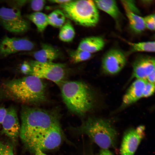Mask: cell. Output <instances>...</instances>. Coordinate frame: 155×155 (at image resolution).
<instances>
[{
  "mask_svg": "<svg viewBox=\"0 0 155 155\" xmlns=\"http://www.w3.org/2000/svg\"><path fill=\"white\" fill-rule=\"evenodd\" d=\"M1 90L6 97L24 105L38 104L46 99V85L41 79L32 75L6 81Z\"/></svg>",
  "mask_w": 155,
  "mask_h": 155,
  "instance_id": "6da1fadb",
  "label": "cell"
},
{
  "mask_svg": "<svg viewBox=\"0 0 155 155\" xmlns=\"http://www.w3.org/2000/svg\"><path fill=\"white\" fill-rule=\"evenodd\" d=\"M19 136L25 145L33 137L55 124L60 122L55 110H48L28 105L22 106Z\"/></svg>",
  "mask_w": 155,
  "mask_h": 155,
  "instance_id": "7a4b0ae2",
  "label": "cell"
},
{
  "mask_svg": "<svg viewBox=\"0 0 155 155\" xmlns=\"http://www.w3.org/2000/svg\"><path fill=\"white\" fill-rule=\"evenodd\" d=\"M63 101L72 113L83 116L93 107L94 95L91 88L81 81H68L63 83L61 87Z\"/></svg>",
  "mask_w": 155,
  "mask_h": 155,
  "instance_id": "3957f363",
  "label": "cell"
},
{
  "mask_svg": "<svg viewBox=\"0 0 155 155\" xmlns=\"http://www.w3.org/2000/svg\"><path fill=\"white\" fill-rule=\"evenodd\" d=\"M78 129L81 133L88 136L102 149L108 150L115 145L117 132L109 120L100 118H89Z\"/></svg>",
  "mask_w": 155,
  "mask_h": 155,
  "instance_id": "277c9868",
  "label": "cell"
},
{
  "mask_svg": "<svg viewBox=\"0 0 155 155\" xmlns=\"http://www.w3.org/2000/svg\"><path fill=\"white\" fill-rule=\"evenodd\" d=\"M60 6L65 17L78 25L93 27L99 21L98 9L93 1L71 0Z\"/></svg>",
  "mask_w": 155,
  "mask_h": 155,
  "instance_id": "5b68a950",
  "label": "cell"
},
{
  "mask_svg": "<svg viewBox=\"0 0 155 155\" xmlns=\"http://www.w3.org/2000/svg\"><path fill=\"white\" fill-rule=\"evenodd\" d=\"M63 133L60 122L57 123L32 137L25 145L34 152L54 149L61 143Z\"/></svg>",
  "mask_w": 155,
  "mask_h": 155,
  "instance_id": "8992f818",
  "label": "cell"
},
{
  "mask_svg": "<svg viewBox=\"0 0 155 155\" xmlns=\"http://www.w3.org/2000/svg\"><path fill=\"white\" fill-rule=\"evenodd\" d=\"M0 24L5 30L14 33L26 32L30 30V22L22 17L19 9L0 8Z\"/></svg>",
  "mask_w": 155,
  "mask_h": 155,
  "instance_id": "52a82bcc",
  "label": "cell"
},
{
  "mask_svg": "<svg viewBox=\"0 0 155 155\" xmlns=\"http://www.w3.org/2000/svg\"><path fill=\"white\" fill-rule=\"evenodd\" d=\"M29 62L31 67L29 75L48 80L57 84L61 83L65 77V71L63 64L53 62L42 63L35 60Z\"/></svg>",
  "mask_w": 155,
  "mask_h": 155,
  "instance_id": "ba28073f",
  "label": "cell"
},
{
  "mask_svg": "<svg viewBox=\"0 0 155 155\" xmlns=\"http://www.w3.org/2000/svg\"><path fill=\"white\" fill-rule=\"evenodd\" d=\"M34 47V43L26 38L5 36L0 41V55L5 57L21 51H31Z\"/></svg>",
  "mask_w": 155,
  "mask_h": 155,
  "instance_id": "9c48e42d",
  "label": "cell"
},
{
  "mask_svg": "<svg viewBox=\"0 0 155 155\" xmlns=\"http://www.w3.org/2000/svg\"><path fill=\"white\" fill-rule=\"evenodd\" d=\"M126 62V58L124 53L118 49H113L108 51L102 57L101 67L105 73L114 75L122 70Z\"/></svg>",
  "mask_w": 155,
  "mask_h": 155,
  "instance_id": "30bf717a",
  "label": "cell"
},
{
  "mask_svg": "<svg viewBox=\"0 0 155 155\" xmlns=\"http://www.w3.org/2000/svg\"><path fill=\"white\" fill-rule=\"evenodd\" d=\"M145 129L144 126L141 125L125 132L121 144V155H134L144 136Z\"/></svg>",
  "mask_w": 155,
  "mask_h": 155,
  "instance_id": "8fae6325",
  "label": "cell"
},
{
  "mask_svg": "<svg viewBox=\"0 0 155 155\" xmlns=\"http://www.w3.org/2000/svg\"><path fill=\"white\" fill-rule=\"evenodd\" d=\"M1 125L3 133L11 139L15 140L19 136L20 125L15 107L12 106L7 108Z\"/></svg>",
  "mask_w": 155,
  "mask_h": 155,
  "instance_id": "7c38bea8",
  "label": "cell"
},
{
  "mask_svg": "<svg viewBox=\"0 0 155 155\" xmlns=\"http://www.w3.org/2000/svg\"><path fill=\"white\" fill-rule=\"evenodd\" d=\"M155 58L149 56L137 57L132 64V77L136 79L146 80L148 75L155 70Z\"/></svg>",
  "mask_w": 155,
  "mask_h": 155,
  "instance_id": "4fadbf2b",
  "label": "cell"
},
{
  "mask_svg": "<svg viewBox=\"0 0 155 155\" xmlns=\"http://www.w3.org/2000/svg\"><path fill=\"white\" fill-rule=\"evenodd\" d=\"M147 82L146 80L136 79L132 83L123 96L120 109L125 108L142 98L144 89Z\"/></svg>",
  "mask_w": 155,
  "mask_h": 155,
  "instance_id": "5bb4252c",
  "label": "cell"
},
{
  "mask_svg": "<svg viewBox=\"0 0 155 155\" xmlns=\"http://www.w3.org/2000/svg\"><path fill=\"white\" fill-rule=\"evenodd\" d=\"M26 54L32 56L36 61L47 63L53 62L57 59L59 54L58 51L53 46L48 44H42L40 50L28 52Z\"/></svg>",
  "mask_w": 155,
  "mask_h": 155,
  "instance_id": "9a60e30c",
  "label": "cell"
},
{
  "mask_svg": "<svg viewBox=\"0 0 155 155\" xmlns=\"http://www.w3.org/2000/svg\"><path fill=\"white\" fill-rule=\"evenodd\" d=\"M105 44L104 39L100 36L88 37L81 41L77 49L85 51L92 54L102 49Z\"/></svg>",
  "mask_w": 155,
  "mask_h": 155,
  "instance_id": "2e32d148",
  "label": "cell"
},
{
  "mask_svg": "<svg viewBox=\"0 0 155 155\" xmlns=\"http://www.w3.org/2000/svg\"><path fill=\"white\" fill-rule=\"evenodd\" d=\"M98 9L106 12L118 23L121 14L115 1L99 0L94 1Z\"/></svg>",
  "mask_w": 155,
  "mask_h": 155,
  "instance_id": "e0dca14e",
  "label": "cell"
},
{
  "mask_svg": "<svg viewBox=\"0 0 155 155\" xmlns=\"http://www.w3.org/2000/svg\"><path fill=\"white\" fill-rule=\"evenodd\" d=\"M122 4L128 19L131 29L136 33L143 32L146 28L143 17L132 11L125 5Z\"/></svg>",
  "mask_w": 155,
  "mask_h": 155,
  "instance_id": "ac0fdd59",
  "label": "cell"
},
{
  "mask_svg": "<svg viewBox=\"0 0 155 155\" xmlns=\"http://www.w3.org/2000/svg\"><path fill=\"white\" fill-rule=\"evenodd\" d=\"M25 17L34 24L38 32H43L49 25L47 15L42 12H35Z\"/></svg>",
  "mask_w": 155,
  "mask_h": 155,
  "instance_id": "d6986e66",
  "label": "cell"
},
{
  "mask_svg": "<svg viewBox=\"0 0 155 155\" xmlns=\"http://www.w3.org/2000/svg\"><path fill=\"white\" fill-rule=\"evenodd\" d=\"M74 29L70 21L67 20L61 28L59 38L62 41L69 42L72 41L75 37Z\"/></svg>",
  "mask_w": 155,
  "mask_h": 155,
  "instance_id": "ffe728a7",
  "label": "cell"
},
{
  "mask_svg": "<svg viewBox=\"0 0 155 155\" xmlns=\"http://www.w3.org/2000/svg\"><path fill=\"white\" fill-rule=\"evenodd\" d=\"M65 17L62 10L56 9L47 15L48 24L56 28H61L65 22Z\"/></svg>",
  "mask_w": 155,
  "mask_h": 155,
  "instance_id": "44dd1931",
  "label": "cell"
},
{
  "mask_svg": "<svg viewBox=\"0 0 155 155\" xmlns=\"http://www.w3.org/2000/svg\"><path fill=\"white\" fill-rule=\"evenodd\" d=\"M130 46L131 51L133 52H155V42L148 41L137 43L126 41Z\"/></svg>",
  "mask_w": 155,
  "mask_h": 155,
  "instance_id": "7402d4cb",
  "label": "cell"
},
{
  "mask_svg": "<svg viewBox=\"0 0 155 155\" xmlns=\"http://www.w3.org/2000/svg\"><path fill=\"white\" fill-rule=\"evenodd\" d=\"M69 56L71 62L75 63L89 59L92 57V54L85 51L77 49L71 52Z\"/></svg>",
  "mask_w": 155,
  "mask_h": 155,
  "instance_id": "603a6c76",
  "label": "cell"
},
{
  "mask_svg": "<svg viewBox=\"0 0 155 155\" xmlns=\"http://www.w3.org/2000/svg\"><path fill=\"white\" fill-rule=\"evenodd\" d=\"M31 9L35 12H40L44 7L46 1L44 0H30L29 2Z\"/></svg>",
  "mask_w": 155,
  "mask_h": 155,
  "instance_id": "cb8c5ba5",
  "label": "cell"
},
{
  "mask_svg": "<svg viewBox=\"0 0 155 155\" xmlns=\"http://www.w3.org/2000/svg\"><path fill=\"white\" fill-rule=\"evenodd\" d=\"M155 17L154 14H152L143 17L146 28L151 30H154Z\"/></svg>",
  "mask_w": 155,
  "mask_h": 155,
  "instance_id": "d4e9b609",
  "label": "cell"
},
{
  "mask_svg": "<svg viewBox=\"0 0 155 155\" xmlns=\"http://www.w3.org/2000/svg\"><path fill=\"white\" fill-rule=\"evenodd\" d=\"M154 91L155 84L147 82L144 89L142 98L151 96L154 94Z\"/></svg>",
  "mask_w": 155,
  "mask_h": 155,
  "instance_id": "484cf974",
  "label": "cell"
},
{
  "mask_svg": "<svg viewBox=\"0 0 155 155\" xmlns=\"http://www.w3.org/2000/svg\"><path fill=\"white\" fill-rule=\"evenodd\" d=\"M30 0H11L5 1L11 7V8H16L20 9L26 3H29Z\"/></svg>",
  "mask_w": 155,
  "mask_h": 155,
  "instance_id": "4316f807",
  "label": "cell"
},
{
  "mask_svg": "<svg viewBox=\"0 0 155 155\" xmlns=\"http://www.w3.org/2000/svg\"><path fill=\"white\" fill-rule=\"evenodd\" d=\"M20 69L23 73L29 75L31 70V67L29 62L24 61L22 64Z\"/></svg>",
  "mask_w": 155,
  "mask_h": 155,
  "instance_id": "83f0119b",
  "label": "cell"
},
{
  "mask_svg": "<svg viewBox=\"0 0 155 155\" xmlns=\"http://www.w3.org/2000/svg\"><path fill=\"white\" fill-rule=\"evenodd\" d=\"M6 112L7 108L3 107H0V126L1 125Z\"/></svg>",
  "mask_w": 155,
  "mask_h": 155,
  "instance_id": "f1b7e54d",
  "label": "cell"
},
{
  "mask_svg": "<svg viewBox=\"0 0 155 155\" xmlns=\"http://www.w3.org/2000/svg\"><path fill=\"white\" fill-rule=\"evenodd\" d=\"M155 70L153 71L147 77L146 80L147 82L155 84Z\"/></svg>",
  "mask_w": 155,
  "mask_h": 155,
  "instance_id": "f546056e",
  "label": "cell"
},
{
  "mask_svg": "<svg viewBox=\"0 0 155 155\" xmlns=\"http://www.w3.org/2000/svg\"><path fill=\"white\" fill-rule=\"evenodd\" d=\"M7 146L0 142V155H4Z\"/></svg>",
  "mask_w": 155,
  "mask_h": 155,
  "instance_id": "4dcf8cb0",
  "label": "cell"
},
{
  "mask_svg": "<svg viewBox=\"0 0 155 155\" xmlns=\"http://www.w3.org/2000/svg\"><path fill=\"white\" fill-rule=\"evenodd\" d=\"M71 0H53L49 1L51 2L59 4L61 5L70 1Z\"/></svg>",
  "mask_w": 155,
  "mask_h": 155,
  "instance_id": "1f68e13d",
  "label": "cell"
},
{
  "mask_svg": "<svg viewBox=\"0 0 155 155\" xmlns=\"http://www.w3.org/2000/svg\"><path fill=\"white\" fill-rule=\"evenodd\" d=\"M4 155H15L12 146L8 145L7 146V149Z\"/></svg>",
  "mask_w": 155,
  "mask_h": 155,
  "instance_id": "d6a6232c",
  "label": "cell"
},
{
  "mask_svg": "<svg viewBox=\"0 0 155 155\" xmlns=\"http://www.w3.org/2000/svg\"><path fill=\"white\" fill-rule=\"evenodd\" d=\"M99 155H113L108 150H102L100 152Z\"/></svg>",
  "mask_w": 155,
  "mask_h": 155,
  "instance_id": "836d02e7",
  "label": "cell"
},
{
  "mask_svg": "<svg viewBox=\"0 0 155 155\" xmlns=\"http://www.w3.org/2000/svg\"><path fill=\"white\" fill-rule=\"evenodd\" d=\"M34 152L35 153V155H48L44 153L42 151L39 150H36Z\"/></svg>",
  "mask_w": 155,
  "mask_h": 155,
  "instance_id": "e575fe53",
  "label": "cell"
}]
</instances>
